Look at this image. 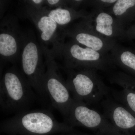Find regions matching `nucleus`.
Listing matches in <instances>:
<instances>
[{
  "label": "nucleus",
  "instance_id": "f3484780",
  "mask_svg": "<svg viewBox=\"0 0 135 135\" xmlns=\"http://www.w3.org/2000/svg\"><path fill=\"white\" fill-rule=\"evenodd\" d=\"M117 0H93L87 1L86 5L93 7L95 9L104 10L110 7Z\"/></svg>",
  "mask_w": 135,
  "mask_h": 135
},
{
  "label": "nucleus",
  "instance_id": "39448f33",
  "mask_svg": "<svg viewBox=\"0 0 135 135\" xmlns=\"http://www.w3.org/2000/svg\"><path fill=\"white\" fill-rule=\"evenodd\" d=\"M24 1V15L34 24L38 31L43 53H49L54 58L62 56L65 37L63 32L61 34L59 32L58 25L45 14L41 8L37 9L26 1Z\"/></svg>",
  "mask_w": 135,
  "mask_h": 135
},
{
  "label": "nucleus",
  "instance_id": "9d476101",
  "mask_svg": "<svg viewBox=\"0 0 135 135\" xmlns=\"http://www.w3.org/2000/svg\"><path fill=\"white\" fill-rule=\"evenodd\" d=\"M79 45L89 48L104 54H108L116 45V40L107 38L92 30L82 20L70 29L62 32Z\"/></svg>",
  "mask_w": 135,
  "mask_h": 135
},
{
  "label": "nucleus",
  "instance_id": "aec40b11",
  "mask_svg": "<svg viewBox=\"0 0 135 135\" xmlns=\"http://www.w3.org/2000/svg\"><path fill=\"white\" fill-rule=\"evenodd\" d=\"M87 1L82 0L68 1V5H70V7L76 9V8L80 7L81 5H86Z\"/></svg>",
  "mask_w": 135,
  "mask_h": 135
},
{
  "label": "nucleus",
  "instance_id": "f257e3e1",
  "mask_svg": "<svg viewBox=\"0 0 135 135\" xmlns=\"http://www.w3.org/2000/svg\"><path fill=\"white\" fill-rule=\"evenodd\" d=\"M33 90L23 73L16 68H11L1 80V108L10 113L27 110L35 98Z\"/></svg>",
  "mask_w": 135,
  "mask_h": 135
},
{
  "label": "nucleus",
  "instance_id": "412c9836",
  "mask_svg": "<svg viewBox=\"0 0 135 135\" xmlns=\"http://www.w3.org/2000/svg\"><path fill=\"white\" fill-rule=\"evenodd\" d=\"M131 79H132L131 80V81H132V83H133V85H134L135 87V80L134 79H133L132 78Z\"/></svg>",
  "mask_w": 135,
  "mask_h": 135
},
{
  "label": "nucleus",
  "instance_id": "dca6fc26",
  "mask_svg": "<svg viewBox=\"0 0 135 135\" xmlns=\"http://www.w3.org/2000/svg\"><path fill=\"white\" fill-rule=\"evenodd\" d=\"M135 8V0H118L106 11L124 27L130 19L133 9Z\"/></svg>",
  "mask_w": 135,
  "mask_h": 135
},
{
  "label": "nucleus",
  "instance_id": "9b49d317",
  "mask_svg": "<svg viewBox=\"0 0 135 135\" xmlns=\"http://www.w3.org/2000/svg\"><path fill=\"white\" fill-rule=\"evenodd\" d=\"M94 31L107 38H122L126 36L124 27L105 10L94 9L82 18Z\"/></svg>",
  "mask_w": 135,
  "mask_h": 135
},
{
  "label": "nucleus",
  "instance_id": "4468645a",
  "mask_svg": "<svg viewBox=\"0 0 135 135\" xmlns=\"http://www.w3.org/2000/svg\"><path fill=\"white\" fill-rule=\"evenodd\" d=\"M41 9L59 26H65L75 20L84 18L88 14L83 10L78 11L68 6L55 9H49L43 7Z\"/></svg>",
  "mask_w": 135,
  "mask_h": 135
},
{
  "label": "nucleus",
  "instance_id": "423d86ee",
  "mask_svg": "<svg viewBox=\"0 0 135 135\" xmlns=\"http://www.w3.org/2000/svg\"><path fill=\"white\" fill-rule=\"evenodd\" d=\"M67 70L106 71L114 65L110 55L104 54L79 45L71 40L65 42L62 56Z\"/></svg>",
  "mask_w": 135,
  "mask_h": 135
},
{
  "label": "nucleus",
  "instance_id": "20e7f679",
  "mask_svg": "<svg viewBox=\"0 0 135 135\" xmlns=\"http://www.w3.org/2000/svg\"><path fill=\"white\" fill-rule=\"evenodd\" d=\"M41 46L31 32L25 33L21 53L22 73L34 90L44 100L48 97L44 89L46 64L43 62Z\"/></svg>",
  "mask_w": 135,
  "mask_h": 135
},
{
  "label": "nucleus",
  "instance_id": "f8f14e48",
  "mask_svg": "<svg viewBox=\"0 0 135 135\" xmlns=\"http://www.w3.org/2000/svg\"><path fill=\"white\" fill-rule=\"evenodd\" d=\"M101 106L104 115L117 129L135 134V115L118 102L108 99L103 100Z\"/></svg>",
  "mask_w": 135,
  "mask_h": 135
},
{
  "label": "nucleus",
  "instance_id": "ddd939ff",
  "mask_svg": "<svg viewBox=\"0 0 135 135\" xmlns=\"http://www.w3.org/2000/svg\"><path fill=\"white\" fill-rule=\"evenodd\" d=\"M109 81L122 88L121 90L113 94L116 102L135 115V87L131 81V77L122 72H118L111 75Z\"/></svg>",
  "mask_w": 135,
  "mask_h": 135
},
{
  "label": "nucleus",
  "instance_id": "2eb2a0df",
  "mask_svg": "<svg viewBox=\"0 0 135 135\" xmlns=\"http://www.w3.org/2000/svg\"><path fill=\"white\" fill-rule=\"evenodd\" d=\"M114 65L126 71L135 74V54L116 43L110 51Z\"/></svg>",
  "mask_w": 135,
  "mask_h": 135
},
{
  "label": "nucleus",
  "instance_id": "f03ea898",
  "mask_svg": "<svg viewBox=\"0 0 135 135\" xmlns=\"http://www.w3.org/2000/svg\"><path fill=\"white\" fill-rule=\"evenodd\" d=\"M68 88L75 101L86 105L95 103L107 96L110 89L97 73L91 69L67 70Z\"/></svg>",
  "mask_w": 135,
  "mask_h": 135
},
{
  "label": "nucleus",
  "instance_id": "1a4fd4ad",
  "mask_svg": "<svg viewBox=\"0 0 135 135\" xmlns=\"http://www.w3.org/2000/svg\"><path fill=\"white\" fill-rule=\"evenodd\" d=\"M65 122L71 126H83L101 132L114 133L117 129L104 114L90 109L84 103L75 100Z\"/></svg>",
  "mask_w": 135,
  "mask_h": 135
},
{
  "label": "nucleus",
  "instance_id": "a211bd4d",
  "mask_svg": "<svg viewBox=\"0 0 135 135\" xmlns=\"http://www.w3.org/2000/svg\"><path fill=\"white\" fill-rule=\"evenodd\" d=\"M45 5L48 6L50 9H55L60 7L68 6V1L61 0H47L45 1Z\"/></svg>",
  "mask_w": 135,
  "mask_h": 135
},
{
  "label": "nucleus",
  "instance_id": "6ab92c4d",
  "mask_svg": "<svg viewBox=\"0 0 135 135\" xmlns=\"http://www.w3.org/2000/svg\"><path fill=\"white\" fill-rule=\"evenodd\" d=\"M26 2L33 7L40 9L45 5V1L44 0H31L26 1Z\"/></svg>",
  "mask_w": 135,
  "mask_h": 135
},
{
  "label": "nucleus",
  "instance_id": "6e6552de",
  "mask_svg": "<svg viewBox=\"0 0 135 135\" xmlns=\"http://www.w3.org/2000/svg\"><path fill=\"white\" fill-rule=\"evenodd\" d=\"M0 29L1 60L15 63L22 50L25 33L20 28L16 17L12 15L2 18Z\"/></svg>",
  "mask_w": 135,
  "mask_h": 135
},
{
  "label": "nucleus",
  "instance_id": "7ed1b4c3",
  "mask_svg": "<svg viewBox=\"0 0 135 135\" xmlns=\"http://www.w3.org/2000/svg\"><path fill=\"white\" fill-rule=\"evenodd\" d=\"M4 129L44 135L54 131L70 129L66 122L57 121L50 111L47 110H26L3 121Z\"/></svg>",
  "mask_w": 135,
  "mask_h": 135
},
{
  "label": "nucleus",
  "instance_id": "0eeeda50",
  "mask_svg": "<svg viewBox=\"0 0 135 135\" xmlns=\"http://www.w3.org/2000/svg\"><path fill=\"white\" fill-rule=\"evenodd\" d=\"M46 68L44 89L53 107L67 118L74 100L66 82L60 75L55 58L49 53H44Z\"/></svg>",
  "mask_w": 135,
  "mask_h": 135
}]
</instances>
